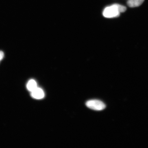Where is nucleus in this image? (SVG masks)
I'll return each instance as SVG.
<instances>
[{"label":"nucleus","instance_id":"1","mask_svg":"<svg viewBox=\"0 0 148 148\" xmlns=\"http://www.w3.org/2000/svg\"><path fill=\"white\" fill-rule=\"evenodd\" d=\"M119 5L114 4L106 7L103 11V16L105 18H108L118 17L120 13L119 10Z\"/></svg>","mask_w":148,"mask_h":148},{"label":"nucleus","instance_id":"2","mask_svg":"<svg viewBox=\"0 0 148 148\" xmlns=\"http://www.w3.org/2000/svg\"><path fill=\"white\" fill-rule=\"evenodd\" d=\"M86 105L88 108L92 110L101 111L106 108V105L99 100H91L86 102Z\"/></svg>","mask_w":148,"mask_h":148},{"label":"nucleus","instance_id":"3","mask_svg":"<svg viewBox=\"0 0 148 148\" xmlns=\"http://www.w3.org/2000/svg\"><path fill=\"white\" fill-rule=\"evenodd\" d=\"M31 96L35 99H41L45 97L44 90L41 88L37 87L36 89L31 92Z\"/></svg>","mask_w":148,"mask_h":148},{"label":"nucleus","instance_id":"4","mask_svg":"<svg viewBox=\"0 0 148 148\" xmlns=\"http://www.w3.org/2000/svg\"><path fill=\"white\" fill-rule=\"evenodd\" d=\"M38 87L37 83L34 79H31L28 82L27 84V90L29 91L32 92Z\"/></svg>","mask_w":148,"mask_h":148},{"label":"nucleus","instance_id":"5","mask_svg":"<svg viewBox=\"0 0 148 148\" xmlns=\"http://www.w3.org/2000/svg\"><path fill=\"white\" fill-rule=\"evenodd\" d=\"M144 0H128L127 5L131 8L137 7L142 4Z\"/></svg>","mask_w":148,"mask_h":148},{"label":"nucleus","instance_id":"6","mask_svg":"<svg viewBox=\"0 0 148 148\" xmlns=\"http://www.w3.org/2000/svg\"><path fill=\"white\" fill-rule=\"evenodd\" d=\"M4 56V53L3 51H0V61L3 60Z\"/></svg>","mask_w":148,"mask_h":148}]
</instances>
